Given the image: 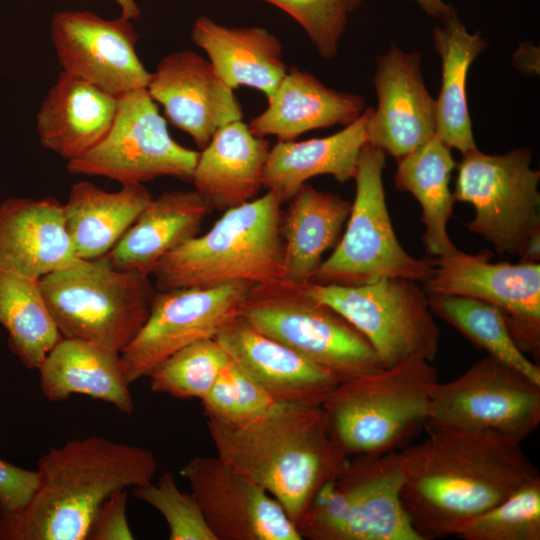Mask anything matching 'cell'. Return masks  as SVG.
Here are the masks:
<instances>
[{
    "mask_svg": "<svg viewBox=\"0 0 540 540\" xmlns=\"http://www.w3.org/2000/svg\"><path fill=\"white\" fill-rule=\"evenodd\" d=\"M400 450L403 507L421 540L456 536L475 517L540 477L520 442L489 430L424 426Z\"/></svg>",
    "mask_w": 540,
    "mask_h": 540,
    "instance_id": "1",
    "label": "cell"
},
{
    "mask_svg": "<svg viewBox=\"0 0 540 540\" xmlns=\"http://www.w3.org/2000/svg\"><path fill=\"white\" fill-rule=\"evenodd\" d=\"M157 469L151 450L100 436L52 447L38 460L39 483L28 504L0 516V540H87L104 500L153 481Z\"/></svg>",
    "mask_w": 540,
    "mask_h": 540,
    "instance_id": "2",
    "label": "cell"
},
{
    "mask_svg": "<svg viewBox=\"0 0 540 540\" xmlns=\"http://www.w3.org/2000/svg\"><path fill=\"white\" fill-rule=\"evenodd\" d=\"M206 424L217 456L274 497L296 526L350 458L332 440L322 406L286 403L255 421Z\"/></svg>",
    "mask_w": 540,
    "mask_h": 540,
    "instance_id": "3",
    "label": "cell"
},
{
    "mask_svg": "<svg viewBox=\"0 0 540 540\" xmlns=\"http://www.w3.org/2000/svg\"><path fill=\"white\" fill-rule=\"evenodd\" d=\"M281 204L267 191L224 211L205 234L187 240L156 264L151 274L156 291L281 279Z\"/></svg>",
    "mask_w": 540,
    "mask_h": 540,
    "instance_id": "4",
    "label": "cell"
},
{
    "mask_svg": "<svg viewBox=\"0 0 540 540\" xmlns=\"http://www.w3.org/2000/svg\"><path fill=\"white\" fill-rule=\"evenodd\" d=\"M437 382L416 357L340 382L321 405L332 440L348 457L400 451L424 428Z\"/></svg>",
    "mask_w": 540,
    "mask_h": 540,
    "instance_id": "5",
    "label": "cell"
},
{
    "mask_svg": "<svg viewBox=\"0 0 540 540\" xmlns=\"http://www.w3.org/2000/svg\"><path fill=\"white\" fill-rule=\"evenodd\" d=\"M40 286L63 338L120 353L146 322L156 293L149 275L99 260L77 259L42 277Z\"/></svg>",
    "mask_w": 540,
    "mask_h": 540,
    "instance_id": "6",
    "label": "cell"
},
{
    "mask_svg": "<svg viewBox=\"0 0 540 540\" xmlns=\"http://www.w3.org/2000/svg\"><path fill=\"white\" fill-rule=\"evenodd\" d=\"M400 451L353 456L297 528L309 540H421L403 507Z\"/></svg>",
    "mask_w": 540,
    "mask_h": 540,
    "instance_id": "7",
    "label": "cell"
},
{
    "mask_svg": "<svg viewBox=\"0 0 540 540\" xmlns=\"http://www.w3.org/2000/svg\"><path fill=\"white\" fill-rule=\"evenodd\" d=\"M239 315L340 382L384 368L364 335L332 308L310 297L303 286L282 279L253 284Z\"/></svg>",
    "mask_w": 540,
    "mask_h": 540,
    "instance_id": "8",
    "label": "cell"
},
{
    "mask_svg": "<svg viewBox=\"0 0 540 540\" xmlns=\"http://www.w3.org/2000/svg\"><path fill=\"white\" fill-rule=\"evenodd\" d=\"M384 168L385 153L365 144L345 232L310 283L358 286L388 277L424 282L431 276L432 259L414 258L395 235L382 180Z\"/></svg>",
    "mask_w": 540,
    "mask_h": 540,
    "instance_id": "9",
    "label": "cell"
},
{
    "mask_svg": "<svg viewBox=\"0 0 540 540\" xmlns=\"http://www.w3.org/2000/svg\"><path fill=\"white\" fill-rule=\"evenodd\" d=\"M305 292L344 317L370 342L384 367L410 358L432 362L440 329L418 281L388 277L358 286L302 285Z\"/></svg>",
    "mask_w": 540,
    "mask_h": 540,
    "instance_id": "10",
    "label": "cell"
},
{
    "mask_svg": "<svg viewBox=\"0 0 540 540\" xmlns=\"http://www.w3.org/2000/svg\"><path fill=\"white\" fill-rule=\"evenodd\" d=\"M462 155L453 197L475 208L466 228L499 255L519 257L528 238L540 231V172L530 166V150L490 155L476 148Z\"/></svg>",
    "mask_w": 540,
    "mask_h": 540,
    "instance_id": "11",
    "label": "cell"
},
{
    "mask_svg": "<svg viewBox=\"0 0 540 540\" xmlns=\"http://www.w3.org/2000/svg\"><path fill=\"white\" fill-rule=\"evenodd\" d=\"M199 152L170 135L165 118L146 88L118 97V109L107 135L91 150L67 162L74 175L105 177L143 184L169 176L191 181Z\"/></svg>",
    "mask_w": 540,
    "mask_h": 540,
    "instance_id": "12",
    "label": "cell"
},
{
    "mask_svg": "<svg viewBox=\"0 0 540 540\" xmlns=\"http://www.w3.org/2000/svg\"><path fill=\"white\" fill-rule=\"evenodd\" d=\"M539 424L540 384L487 356L435 384L425 426L489 430L522 443Z\"/></svg>",
    "mask_w": 540,
    "mask_h": 540,
    "instance_id": "13",
    "label": "cell"
},
{
    "mask_svg": "<svg viewBox=\"0 0 540 540\" xmlns=\"http://www.w3.org/2000/svg\"><path fill=\"white\" fill-rule=\"evenodd\" d=\"M252 285L234 282L211 288L156 291L146 322L120 353L127 382L131 385L149 377L188 344L215 338L227 322L239 316Z\"/></svg>",
    "mask_w": 540,
    "mask_h": 540,
    "instance_id": "14",
    "label": "cell"
},
{
    "mask_svg": "<svg viewBox=\"0 0 540 540\" xmlns=\"http://www.w3.org/2000/svg\"><path fill=\"white\" fill-rule=\"evenodd\" d=\"M489 250H460L432 259L434 270L424 281L427 294L475 298L496 306L511 336L526 355L540 356V264L492 263Z\"/></svg>",
    "mask_w": 540,
    "mask_h": 540,
    "instance_id": "15",
    "label": "cell"
},
{
    "mask_svg": "<svg viewBox=\"0 0 540 540\" xmlns=\"http://www.w3.org/2000/svg\"><path fill=\"white\" fill-rule=\"evenodd\" d=\"M50 37L63 72L117 97L146 88L151 72L137 55L131 20L62 11L51 19Z\"/></svg>",
    "mask_w": 540,
    "mask_h": 540,
    "instance_id": "16",
    "label": "cell"
},
{
    "mask_svg": "<svg viewBox=\"0 0 540 540\" xmlns=\"http://www.w3.org/2000/svg\"><path fill=\"white\" fill-rule=\"evenodd\" d=\"M216 540H302L266 490L216 456L197 455L180 469Z\"/></svg>",
    "mask_w": 540,
    "mask_h": 540,
    "instance_id": "17",
    "label": "cell"
},
{
    "mask_svg": "<svg viewBox=\"0 0 540 540\" xmlns=\"http://www.w3.org/2000/svg\"><path fill=\"white\" fill-rule=\"evenodd\" d=\"M166 119L187 133L201 150L222 126L242 120V106L234 90L215 72L210 61L190 51L163 57L146 86Z\"/></svg>",
    "mask_w": 540,
    "mask_h": 540,
    "instance_id": "18",
    "label": "cell"
},
{
    "mask_svg": "<svg viewBox=\"0 0 540 540\" xmlns=\"http://www.w3.org/2000/svg\"><path fill=\"white\" fill-rule=\"evenodd\" d=\"M418 52L395 44L377 59L374 86L377 108L368 123V143L396 160L436 135V100L429 94Z\"/></svg>",
    "mask_w": 540,
    "mask_h": 540,
    "instance_id": "19",
    "label": "cell"
},
{
    "mask_svg": "<svg viewBox=\"0 0 540 540\" xmlns=\"http://www.w3.org/2000/svg\"><path fill=\"white\" fill-rule=\"evenodd\" d=\"M215 339L278 402L321 406L340 383L331 372L258 331L240 315L227 322Z\"/></svg>",
    "mask_w": 540,
    "mask_h": 540,
    "instance_id": "20",
    "label": "cell"
},
{
    "mask_svg": "<svg viewBox=\"0 0 540 540\" xmlns=\"http://www.w3.org/2000/svg\"><path fill=\"white\" fill-rule=\"evenodd\" d=\"M77 259L63 203L54 197L9 198L0 203V273L40 280Z\"/></svg>",
    "mask_w": 540,
    "mask_h": 540,
    "instance_id": "21",
    "label": "cell"
},
{
    "mask_svg": "<svg viewBox=\"0 0 540 540\" xmlns=\"http://www.w3.org/2000/svg\"><path fill=\"white\" fill-rule=\"evenodd\" d=\"M210 209L195 189L165 191L151 199L113 248L97 260L116 270L150 276L166 254L198 234Z\"/></svg>",
    "mask_w": 540,
    "mask_h": 540,
    "instance_id": "22",
    "label": "cell"
},
{
    "mask_svg": "<svg viewBox=\"0 0 540 540\" xmlns=\"http://www.w3.org/2000/svg\"><path fill=\"white\" fill-rule=\"evenodd\" d=\"M117 109V96L62 71L37 113L40 143L67 162L76 159L107 135Z\"/></svg>",
    "mask_w": 540,
    "mask_h": 540,
    "instance_id": "23",
    "label": "cell"
},
{
    "mask_svg": "<svg viewBox=\"0 0 540 540\" xmlns=\"http://www.w3.org/2000/svg\"><path fill=\"white\" fill-rule=\"evenodd\" d=\"M269 151V142L242 120L222 126L199 152L191 178L194 189L220 211L255 199Z\"/></svg>",
    "mask_w": 540,
    "mask_h": 540,
    "instance_id": "24",
    "label": "cell"
},
{
    "mask_svg": "<svg viewBox=\"0 0 540 540\" xmlns=\"http://www.w3.org/2000/svg\"><path fill=\"white\" fill-rule=\"evenodd\" d=\"M267 101V108L248 126L254 135H273L278 141H293L314 129L347 126L365 110L362 96L329 88L296 66L287 70Z\"/></svg>",
    "mask_w": 540,
    "mask_h": 540,
    "instance_id": "25",
    "label": "cell"
},
{
    "mask_svg": "<svg viewBox=\"0 0 540 540\" xmlns=\"http://www.w3.org/2000/svg\"><path fill=\"white\" fill-rule=\"evenodd\" d=\"M372 111L365 108L357 120L327 137L278 141L268 154L263 187L285 203L315 176L331 175L340 183L354 179L360 152L368 143Z\"/></svg>",
    "mask_w": 540,
    "mask_h": 540,
    "instance_id": "26",
    "label": "cell"
},
{
    "mask_svg": "<svg viewBox=\"0 0 540 540\" xmlns=\"http://www.w3.org/2000/svg\"><path fill=\"white\" fill-rule=\"evenodd\" d=\"M191 39L233 90L247 86L269 99L287 73L280 40L263 27H228L201 16Z\"/></svg>",
    "mask_w": 540,
    "mask_h": 540,
    "instance_id": "27",
    "label": "cell"
},
{
    "mask_svg": "<svg viewBox=\"0 0 540 540\" xmlns=\"http://www.w3.org/2000/svg\"><path fill=\"white\" fill-rule=\"evenodd\" d=\"M38 371L42 394L51 402L81 394L109 403L125 414L134 410L120 352L79 339L62 338Z\"/></svg>",
    "mask_w": 540,
    "mask_h": 540,
    "instance_id": "28",
    "label": "cell"
},
{
    "mask_svg": "<svg viewBox=\"0 0 540 540\" xmlns=\"http://www.w3.org/2000/svg\"><path fill=\"white\" fill-rule=\"evenodd\" d=\"M281 221L282 280L294 285L310 283L324 253L339 241L351 203L339 195L304 184L290 199Z\"/></svg>",
    "mask_w": 540,
    "mask_h": 540,
    "instance_id": "29",
    "label": "cell"
},
{
    "mask_svg": "<svg viewBox=\"0 0 540 540\" xmlns=\"http://www.w3.org/2000/svg\"><path fill=\"white\" fill-rule=\"evenodd\" d=\"M153 196L143 184L106 191L92 182L74 184L63 204L65 227L78 259L97 260L110 251Z\"/></svg>",
    "mask_w": 540,
    "mask_h": 540,
    "instance_id": "30",
    "label": "cell"
},
{
    "mask_svg": "<svg viewBox=\"0 0 540 540\" xmlns=\"http://www.w3.org/2000/svg\"><path fill=\"white\" fill-rule=\"evenodd\" d=\"M397 162L395 186L411 193L420 204L427 253L435 258L454 253L457 248L447 231L455 202L449 184L457 166L451 148L435 135Z\"/></svg>",
    "mask_w": 540,
    "mask_h": 540,
    "instance_id": "31",
    "label": "cell"
},
{
    "mask_svg": "<svg viewBox=\"0 0 540 540\" xmlns=\"http://www.w3.org/2000/svg\"><path fill=\"white\" fill-rule=\"evenodd\" d=\"M441 22L433 31L434 46L442 61L436 136L464 154L477 148L467 105V75L487 43L479 31L470 34L457 14Z\"/></svg>",
    "mask_w": 540,
    "mask_h": 540,
    "instance_id": "32",
    "label": "cell"
},
{
    "mask_svg": "<svg viewBox=\"0 0 540 540\" xmlns=\"http://www.w3.org/2000/svg\"><path fill=\"white\" fill-rule=\"evenodd\" d=\"M0 324L25 368L38 370L63 338L43 297L40 280L0 273Z\"/></svg>",
    "mask_w": 540,
    "mask_h": 540,
    "instance_id": "33",
    "label": "cell"
},
{
    "mask_svg": "<svg viewBox=\"0 0 540 540\" xmlns=\"http://www.w3.org/2000/svg\"><path fill=\"white\" fill-rule=\"evenodd\" d=\"M433 315L449 323L491 356L540 384V367L523 353L502 312L487 302L457 295L428 294Z\"/></svg>",
    "mask_w": 540,
    "mask_h": 540,
    "instance_id": "34",
    "label": "cell"
},
{
    "mask_svg": "<svg viewBox=\"0 0 540 540\" xmlns=\"http://www.w3.org/2000/svg\"><path fill=\"white\" fill-rule=\"evenodd\" d=\"M230 357L215 338L195 341L176 351L149 375L150 389L179 399L201 400Z\"/></svg>",
    "mask_w": 540,
    "mask_h": 540,
    "instance_id": "35",
    "label": "cell"
},
{
    "mask_svg": "<svg viewBox=\"0 0 540 540\" xmlns=\"http://www.w3.org/2000/svg\"><path fill=\"white\" fill-rule=\"evenodd\" d=\"M462 540H540V477L470 521Z\"/></svg>",
    "mask_w": 540,
    "mask_h": 540,
    "instance_id": "36",
    "label": "cell"
},
{
    "mask_svg": "<svg viewBox=\"0 0 540 540\" xmlns=\"http://www.w3.org/2000/svg\"><path fill=\"white\" fill-rule=\"evenodd\" d=\"M200 401L207 418L234 424L261 419L286 404L274 399L231 359Z\"/></svg>",
    "mask_w": 540,
    "mask_h": 540,
    "instance_id": "37",
    "label": "cell"
},
{
    "mask_svg": "<svg viewBox=\"0 0 540 540\" xmlns=\"http://www.w3.org/2000/svg\"><path fill=\"white\" fill-rule=\"evenodd\" d=\"M132 495L163 516L170 540H216L198 500L179 489L172 472H163L156 482L133 487Z\"/></svg>",
    "mask_w": 540,
    "mask_h": 540,
    "instance_id": "38",
    "label": "cell"
},
{
    "mask_svg": "<svg viewBox=\"0 0 540 540\" xmlns=\"http://www.w3.org/2000/svg\"><path fill=\"white\" fill-rule=\"evenodd\" d=\"M291 15L306 31L318 53L333 58L345 31L348 0H264Z\"/></svg>",
    "mask_w": 540,
    "mask_h": 540,
    "instance_id": "39",
    "label": "cell"
},
{
    "mask_svg": "<svg viewBox=\"0 0 540 540\" xmlns=\"http://www.w3.org/2000/svg\"><path fill=\"white\" fill-rule=\"evenodd\" d=\"M127 489L111 494L99 506L89 526L87 540H132L127 519Z\"/></svg>",
    "mask_w": 540,
    "mask_h": 540,
    "instance_id": "40",
    "label": "cell"
},
{
    "mask_svg": "<svg viewBox=\"0 0 540 540\" xmlns=\"http://www.w3.org/2000/svg\"><path fill=\"white\" fill-rule=\"evenodd\" d=\"M39 483L37 470H27L0 458V516L22 510Z\"/></svg>",
    "mask_w": 540,
    "mask_h": 540,
    "instance_id": "41",
    "label": "cell"
},
{
    "mask_svg": "<svg viewBox=\"0 0 540 540\" xmlns=\"http://www.w3.org/2000/svg\"><path fill=\"white\" fill-rule=\"evenodd\" d=\"M419 6L431 17L441 21L456 15L455 9L443 0H415ZM351 10L353 11L359 4L360 0H348Z\"/></svg>",
    "mask_w": 540,
    "mask_h": 540,
    "instance_id": "42",
    "label": "cell"
},
{
    "mask_svg": "<svg viewBox=\"0 0 540 540\" xmlns=\"http://www.w3.org/2000/svg\"><path fill=\"white\" fill-rule=\"evenodd\" d=\"M121 9V16L129 20H137L141 16V11L135 0H115Z\"/></svg>",
    "mask_w": 540,
    "mask_h": 540,
    "instance_id": "43",
    "label": "cell"
}]
</instances>
